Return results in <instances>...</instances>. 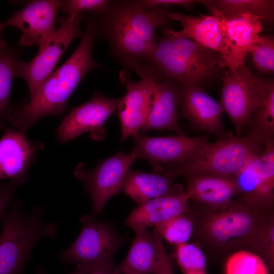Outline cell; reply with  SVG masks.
Returning <instances> with one entry per match:
<instances>
[{
  "instance_id": "6da1fadb",
  "label": "cell",
  "mask_w": 274,
  "mask_h": 274,
  "mask_svg": "<svg viewBox=\"0 0 274 274\" xmlns=\"http://www.w3.org/2000/svg\"><path fill=\"white\" fill-rule=\"evenodd\" d=\"M95 35L94 23L90 21L80 45L67 60L45 81L29 102L11 109L8 122L14 128L25 133L41 119L64 113L68 98L78 84L97 66L92 57Z\"/></svg>"
},
{
  "instance_id": "7a4b0ae2",
  "label": "cell",
  "mask_w": 274,
  "mask_h": 274,
  "mask_svg": "<svg viewBox=\"0 0 274 274\" xmlns=\"http://www.w3.org/2000/svg\"><path fill=\"white\" fill-rule=\"evenodd\" d=\"M45 210L34 207L28 213L22 203L13 200L3 219L0 235V274H24L26 263L32 259L35 245L44 238L58 237V223L44 218Z\"/></svg>"
},
{
  "instance_id": "3957f363",
  "label": "cell",
  "mask_w": 274,
  "mask_h": 274,
  "mask_svg": "<svg viewBox=\"0 0 274 274\" xmlns=\"http://www.w3.org/2000/svg\"><path fill=\"white\" fill-rule=\"evenodd\" d=\"M169 19L165 11L145 9L136 2L123 3L115 9L110 21L111 38L129 66L134 70L141 66V60H148L156 45V29Z\"/></svg>"
},
{
  "instance_id": "277c9868",
  "label": "cell",
  "mask_w": 274,
  "mask_h": 274,
  "mask_svg": "<svg viewBox=\"0 0 274 274\" xmlns=\"http://www.w3.org/2000/svg\"><path fill=\"white\" fill-rule=\"evenodd\" d=\"M163 33L148 60L166 76L184 86L199 85L219 67L214 51L174 35L169 28Z\"/></svg>"
},
{
  "instance_id": "5b68a950",
  "label": "cell",
  "mask_w": 274,
  "mask_h": 274,
  "mask_svg": "<svg viewBox=\"0 0 274 274\" xmlns=\"http://www.w3.org/2000/svg\"><path fill=\"white\" fill-rule=\"evenodd\" d=\"M264 141L252 130L246 137L229 135L210 144L196 158L175 163L166 171L176 177L198 175L234 177L253 156L263 150Z\"/></svg>"
},
{
  "instance_id": "8992f818",
  "label": "cell",
  "mask_w": 274,
  "mask_h": 274,
  "mask_svg": "<svg viewBox=\"0 0 274 274\" xmlns=\"http://www.w3.org/2000/svg\"><path fill=\"white\" fill-rule=\"evenodd\" d=\"M222 210L211 214L203 220L200 228L203 238L219 248L248 247L253 251L271 217L241 201L231 203Z\"/></svg>"
},
{
  "instance_id": "52a82bcc",
  "label": "cell",
  "mask_w": 274,
  "mask_h": 274,
  "mask_svg": "<svg viewBox=\"0 0 274 274\" xmlns=\"http://www.w3.org/2000/svg\"><path fill=\"white\" fill-rule=\"evenodd\" d=\"M82 15L72 19H59V26L37 54L29 62L18 59L15 69V78L21 77L27 83L30 99L36 94L45 81L53 73L60 57L72 41L83 36L80 29Z\"/></svg>"
},
{
  "instance_id": "ba28073f",
  "label": "cell",
  "mask_w": 274,
  "mask_h": 274,
  "mask_svg": "<svg viewBox=\"0 0 274 274\" xmlns=\"http://www.w3.org/2000/svg\"><path fill=\"white\" fill-rule=\"evenodd\" d=\"M136 159L130 152L120 151L101 160L92 169L82 162L76 166L74 174L83 182L90 197L92 216L100 215L108 200L122 190L125 178Z\"/></svg>"
},
{
  "instance_id": "9c48e42d",
  "label": "cell",
  "mask_w": 274,
  "mask_h": 274,
  "mask_svg": "<svg viewBox=\"0 0 274 274\" xmlns=\"http://www.w3.org/2000/svg\"><path fill=\"white\" fill-rule=\"evenodd\" d=\"M266 80L254 77L244 66L227 70L221 90L222 106L239 135L261 105Z\"/></svg>"
},
{
  "instance_id": "30bf717a",
  "label": "cell",
  "mask_w": 274,
  "mask_h": 274,
  "mask_svg": "<svg viewBox=\"0 0 274 274\" xmlns=\"http://www.w3.org/2000/svg\"><path fill=\"white\" fill-rule=\"evenodd\" d=\"M82 224L76 241L58 257L63 263L72 264L113 261V257L122 244L121 238L108 223L90 215L80 218Z\"/></svg>"
},
{
  "instance_id": "8fae6325",
  "label": "cell",
  "mask_w": 274,
  "mask_h": 274,
  "mask_svg": "<svg viewBox=\"0 0 274 274\" xmlns=\"http://www.w3.org/2000/svg\"><path fill=\"white\" fill-rule=\"evenodd\" d=\"M241 202L264 211L271 208L274 199V144L264 141V149L251 158L234 176Z\"/></svg>"
},
{
  "instance_id": "7c38bea8",
  "label": "cell",
  "mask_w": 274,
  "mask_h": 274,
  "mask_svg": "<svg viewBox=\"0 0 274 274\" xmlns=\"http://www.w3.org/2000/svg\"><path fill=\"white\" fill-rule=\"evenodd\" d=\"M133 139L134 146L130 153L136 158L147 160L154 169L165 164L191 161L210 144L206 137L185 135L152 137L138 133Z\"/></svg>"
},
{
  "instance_id": "4fadbf2b",
  "label": "cell",
  "mask_w": 274,
  "mask_h": 274,
  "mask_svg": "<svg viewBox=\"0 0 274 274\" xmlns=\"http://www.w3.org/2000/svg\"><path fill=\"white\" fill-rule=\"evenodd\" d=\"M218 19L220 31L228 54L221 57L219 67L234 70L245 66L253 46L265 37L260 35L263 29L262 19L251 14L225 17L213 8H208Z\"/></svg>"
},
{
  "instance_id": "5bb4252c",
  "label": "cell",
  "mask_w": 274,
  "mask_h": 274,
  "mask_svg": "<svg viewBox=\"0 0 274 274\" xmlns=\"http://www.w3.org/2000/svg\"><path fill=\"white\" fill-rule=\"evenodd\" d=\"M120 98H112L97 92L86 102L73 109L57 128L56 136L64 144L85 132L94 141L106 135L107 120L118 109Z\"/></svg>"
},
{
  "instance_id": "9a60e30c",
  "label": "cell",
  "mask_w": 274,
  "mask_h": 274,
  "mask_svg": "<svg viewBox=\"0 0 274 274\" xmlns=\"http://www.w3.org/2000/svg\"><path fill=\"white\" fill-rule=\"evenodd\" d=\"M136 72L141 77L139 81L132 80L126 71H121L119 75L120 80L126 89L117 109L122 142L139 133L146 121L151 102L152 78L143 67Z\"/></svg>"
},
{
  "instance_id": "2e32d148",
  "label": "cell",
  "mask_w": 274,
  "mask_h": 274,
  "mask_svg": "<svg viewBox=\"0 0 274 274\" xmlns=\"http://www.w3.org/2000/svg\"><path fill=\"white\" fill-rule=\"evenodd\" d=\"M60 2L56 0L30 2L6 21L0 23L1 26L3 28L12 26L21 30L19 46L37 45L40 49L56 31V19Z\"/></svg>"
},
{
  "instance_id": "e0dca14e",
  "label": "cell",
  "mask_w": 274,
  "mask_h": 274,
  "mask_svg": "<svg viewBox=\"0 0 274 274\" xmlns=\"http://www.w3.org/2000/svg\"><path fill=\"white\" fill-rule=\"evenodd\" d=\"M44 148L42 142L31 141L25 133L6 128L0 140V180L28 178V169Z\"/></svg>"
},
{
  "instance_id": "ac0fdd59",
  "label": "cell",
  "mask_w": 274,
  "mask_h": 274,
  "mask_svg": "<svg viewBox=\"0 0 274 274\" xmlns=\"http://www.w3.org/2000/svg\"><path fill=\"white\" fill-rule=\"evenodd\" d=\"M144 68L152 78L153 93L148 115L142 132L168 130L177 135H185L178 122V107L182 99L183 92L171 81H159L149 69Z\"/></svg>"
},
{
  "instance_id": "d6986e66",
  "label": "cell",
  "mask_w": 274,
  "mask_h": 274,
  "mask_svg": "<svg viewBox=\"0 0 274 274\" xmlns=\"http://www.w3.org/2000/svg\"><path fill=\"white\" fill-rule=\"evenodd\" d=\"M189 196L183 190L155 198L139 205L129 214L125 224L135 232L148 229L189 211Z\"/></svg>"
},
{
  "instance_id": "ffe728a7",
  "label": "cell",
  "mask_w": 274,
  "mask_h": 274,
  "mask_svg": "<svg viewBox=\"0 0 274 274\" xmlns=\"http://www.w3.org/2000/svg\"><path fill=\"white\" fill-rule=\"evenodd\" d=\"M182 99L185 117L204 131L214 133L221 131L222 106L199 85L184 86Z\"/></svg>"
},
{
  "instance_id": "44dd1931",
  "label": "cell",
  "mask_w": 274,
  "mask_h": 274,
  "mask_svg": "<svg viewBox=\"0 0 274 274\" xmlns=\"http://www.w3.org/2000/svg\"><path fill=\"white\" fill-rule=\"evenodd\" d=\"M169 19L180 22V31L170 29L174 35L191 40L196 44L221 54H228L220 31L217 18L214 15H188L180 12L168 13Z\"/></svg>"
},
{
  "instance_id": "7402d4cb",
  "label": "cell",
  "mask_w": 274,
  "mask_h": 274,
  "mask_svg": "<svg viewBox=\"0 0 274 274\" xmlns=\"http://www.w3.org/2000/svg\"><path fill=\"white\" fill-rule=\"evenodd\" d=\"M176 178L169 172L152 173L130 169L122 186L123 192L139 204L149 200L183 191L174 184Z\"/></svg>"
},
{
  "instance_id": "603a6c76",
  "label": "cell",
  "mask_w": 274,
  "mask_h": 274,
  "mask_svg": "<svg viewBox=\"0 0 274 274\" xmlns=\"http://www.w3.org/2000/svg\"><path fill=\"white\" fill-rule=\"evenodd\" d=\"M186 193L189 198L222 209L239 191L234 177L207 174L187 176Z\"/></svg>"
},
{
  "instance_id": "cb8c5ba5",
  "label": "cell",
  "mask_w": 274,
  "mask_h": 274,
  "mask_svg": "<svg viewBox=\"0 0 274 274\" xmlns=\"http://www.w3.org/2000/svg\"><path fill=\"white\" fill-rule=\"evenodd\" d=\"M135 232L127 256L115 271L118 274H155L159 254L154 235L148 229Z\"/></svg>"
},
{
  "instance_id": "d4e9b609",
  "label": "cell",
  "mask_w": 274,
  "mask_h": 274,
  "mask_svg": "<svg viewBox=\"0 0 274 274\" xmlns=\"http://www.w3.org/2000/svg\"><path fill=\"white\" fill-rule=\"evenodd\" d=\"M208 8H213L225 17L245 14L257 16L263 19L273 17L274 1L271 0H203L197 1Z\"/></svg>"
},
{
  "instance_id": "484cf974",
  "label": "cell",
  "mask_w": 274,
  "mask_h": 274,
  "mask_svg": "<svg viewBox=\"0 0 274 274\" xmlns=\"http://www.w3.org/2000/svg\"><path fill=\"white\" fill-rule=\"evenodd\" d=\"M18 59L16 50L8 45L0 47V128L4 130L8 127L11 91Z\"/></svg>"
},
{
  "instance_id": "4316f807",
  "label": "cell",
  "mask_w": 274,
  "mask_h": 274,
  "mask_svg": "<svg viewBox=\"0 0 274 274\" xmlns=\"http://www.w3.org/2000/svg\"><path fill=\"white\" fill-rule=\"evenodd\" d=\"M254 127L264 141L272 139L274 132V84L266 80L265 90L260 107L255 112Z\"/></svg>"
},
{
  "instance_id": "83f0119b",
  "label": "cell",
  "mask_w": 274,
  "mask_h": 274,
  "mask_svg": "<svg viewBox=\"0 0 274 274\" xmlns=\"http://www.w3.org/2000/svg\"><path fill=\"white\" fill-rule=\"evenodd\" d=\"M225 274H268L265 261L258 254L241 249L227 258Z\"/></svg>"
},
{
  "instance_id": "f1b7e54d",
  "label": "cell",
  "mask_w": 274,
  "mask_h": 274,
  "mask_svg": "<svg viewBox=\"0 0 274 274\" xmlns=\"http://www.w3.org/2000/svg\"><path fill=\"white\" fill-rule=\"evenodd\" d=\"M187 213H183L154 226L161 237L176 246L187 243L192 236L193 223Z\"/></svg>"
},
{
  "instance_id": "f546056e",
  "label": "cell",
  "mask_w": 274,
  "mask_h": 274,
  "mask_svg": "<svg viewBox=\"0 0 274 274\" xmlns=\"http://www.w3.org/2000/svg\"><path fill=\"white\" fill-rule=\"evenodd\" d=\"M175 256L184 274L192 272H206V257L197 245L185 243L176 246Z\"/></svg>"
},
{
  "instance_id": "4dcf8cb0",
  "label": "cell",
  "mask_w": 274,
  "mask_h": 274,
  "mask_svg": "<svg viewBox=\"0 0 274 274\" xmlns=\"http://www.w3.org/2000/svg\"><path fill=\"white\" fill-rule=\"evenodd\" d=\"M249 54L253 57L256 67L261 71L272 73L274 71V41L271 38L265 37L255 44Z\"/></svg>"
},
{
  "instance_id": "1f68e13d",
  "label": "cell",
  "mask_w": 274,
  "mask_h": 274,
  "mask_svg": "<svg viewBox=\"0 0 274 274\" xmlns=\"http://www.w3.org/2000/svg\"><path fill=\"white\" fill-rule=\"evenodd\" d=\"M110 2L106 0H67L61 1L60 8L73 19L83 12H106L109 8Z\"/></svg>"
},
{
  "instance_id": "d6a6232c",
  "label": "cell",
  "mask_w": 274,
  "mask_h": 274,
  "mask_svg": "<svg viewBox=\"0 0 274 274\" xmlns=\"http://www.w3.org/2000/svg\"><path fill=\"white\" fill-rule=\"evenodd\" d=\"M253 252L262 255L264 260L272 266L274 256V225L271 217L260 235Z\"/></svg>"
},
{
  "instance_id": "836d02e7",
  "label": "cell",
  "mask_w": 274,
  "mask_h": 274,
  "mask_svg": "<svg viewBox=\"0 0 274 274\" xmlns=\"http://www.w3.org/2000/svg\"><path fill=\"white\" fill-rule=\"evenodd\" d=\"M27 180L28 178H26L0 183V223L3 221L7 208L15 193Z\"/></svg>"
},
{
  "instance_id": "e575fe53",
  "label": "cell",
  "mask_w": 274,
  "mask_h": 274,
  "mask_svg": "<svg viewBox=\"0 0 274 274\" xmlns=\"http://www.w3.org/2000/svg\"><path fill=\"white\" fill-rule=\"evenodd\" d=\"M115 268L114 261L80 263L68 274H118Z\"/></svg>"
},
{
  "instance_id": "d590c367",
  "label": "cell",
  "mask_w": 274,
  "mask_h": 274,
  "mask_svg": "<svg viewBox=\"0 0 274 274\" xmlns=\"http://www.w3.org/2000/svg\"><path fill=\"white\" fill-rule=\"evenodd\" d=\"M158 250L159 260L155 274H175L172 260L167 254L159 234L155 233Z\"/></svg>"
},
{
  "instance_id": "8d00e7d4",
  "label": "cell",
  "mask_w": 274,
  "mask_h": 274,
  "mask_svg": "<svg viewBox=\"0 0 274 274\" xmlns=\"http://www.w3.org/2000/svg\"><path fill=\"white\" fill-rule=\"evenodd\" d=\"M137 3L145 9L159 8L160 6H180L189 9L194 1L190 0H146L136 1Z\"/></svg>"
},
{
  "instance_id": "74e56055",
  "label": "cell",
  "mask_w": 274,
  "mask_h": 274,
  "mask_svg": "<svg viewBox=\"0 0 274 274\" xmlns=\"http://www.w3.org/2000/svg\"><path fill=\"white\" fill-rule=\"evenodd\" d=\"M36 274H47L43 267L38 265L36 267Z\"/></svg>"
},
{
  "instance_id": "f35d334b",
  "label": "cell",
  "mask_w": 274,
  "mask_h": 274,
  "mask_svg": "<svg viewBox=\"0 0 274 274\" xmlns=\"http://www.w3.org/2000/svg\"><path fill=\"white\" fill-rule=\"evenodd\" d=\"M3 29V28L1 27L0 24V47L8 45L7 43L3 39L1 36V32Z\"/></svg>"
},
{
  "instance_id": "ab89813d",
  "label": "cell",
  "mask_w": 274,
  "mask_h": 274,
  "mask_svg": "<svg viewBox=\"0 0 274 274\" xmlns=\"http://www.w3.org/2000/svg\"><path fill=\"white\" fill-rule=\"evenodd\" d=\"M185 274H206V272H188Z\"/></svg>"
}]
</instances>
